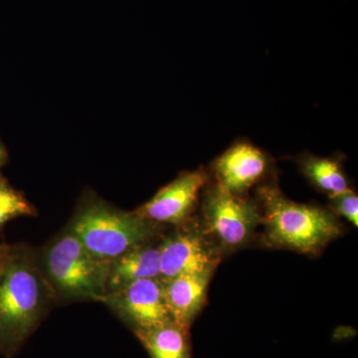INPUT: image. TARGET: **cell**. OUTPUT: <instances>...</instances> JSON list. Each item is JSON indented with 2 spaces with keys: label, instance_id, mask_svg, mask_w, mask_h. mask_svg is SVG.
I'll list each match as a JSON object with an SVG mask.
<instances>
[{
  "label": "cell",
  "instance_id": "obj_14",
  "mask_svg": "<svg viewBox=\"0 0 358 358\" xmlns=\"http://www.w3.org/2000/svg\"><path fill=\"white\" fill-rule=\"evenodd\" d=\"M35 208L23 193L18 192L0 173V227L21 216H34Z\"/></svg>",
  "mask_w": 358,
  "mask_h": 358
},
{
  "label": "cell",
  "instance_id": "obj_13",
  "mask_svg": "<svg viewBox=\"0 0 358 358\" xmlns=\"http://www.w3.org/2000/svg\"><path fill=\"white\" fill-rule=\"evenodd\" d=\"M301 169L310 182L329 197L352 190L338 160L310 155L301 159Z\"/></svg>",
  "mask_w": 358,
  "mask_h": 358
},
{
  "label": "cell",
  "instance_id": "obj_9",
  "mask_svg": "<svg viewBox=\"0 0 358 358\" xmlns=\"http://www.w3.org/2000/svg\"><path fill=\"white\" fill-rule=\"evenodd\" d=\"M267 169L266 155L260 148L245 141L228 148L214 164L218 185L240 196L259 182Z\"/></svg>",
  "mask_w": 358,
  "mask_h": 358
},
{
  "label": "cell",
  "instance_id": "obj_12",
  "mask_svg": "<svg viewBox=\"0 0 358 358\" xmlns=\"http://www.w3.org/2000/svg\"><path fill=\"white\" fill-rule=\"evenodd\" d=\"M134 334L150 358H192L188 329L174 322Z\"/></svg>",
  "mask_w": 358,
  "mask_h": 358
},
{
  "label": "cell",
  "instance_id": "obj_11",
  "mask_svg": "<svg viewBox=\"0 0 358 358\" xmlns=\"http://www.w3.org/2000/svg\"><path fill=\"white\" fill-rule=\"evenodd\" d=\"M160 278L159 243L138 245L110 261L107 294L143 279Z\"/></svg>",
  "mask_w": 358,
  "mask_h": 358
},
{
  "label": "cell",
  "instance_id": "obj_16",
  "mask_svg": "<svg viewBox=\"0 0 358 358\" xmlns=\"http://www.w3.org/2000/svg\"><path fill=\"white\" fill-rule=\"evenodd\" d=\"M10 245H6L0 242V273L4 267L6 262L7 257H8L9 251H10Z\"/></svg>",
  "mask_w": 358,
  "mask_h": 358
},
{
  "label": "cell",
  "instance_id": "obj_15",
  "mask_svg": "<svg viewBox=\"0 0 358 358\" xmlns=\"http://www.w3.org/2000/svg\"><path fill=\"white\" fill-rule=\"evenodd\" d=\"M331 207L336 213L343 216L353 225L357 226L358 222V197L352 190L341 193L336 196L329 197Z\"/></svg>",
  "mask_w": 358,
  "mask_h": 358
},
{
  "label": "cell",
  "instance_id": "obj_7",
  "mask_svg": "<svg viewBox=\"0 0 358 358\" xmlns=\"http://www.w3.org/2000/svg\"><path fill=\"white\" fill-rule=\"evenodd\" d=\"M186 223V222H185ZM219 263L217 248L195 227L178 225V229L159 243L160 278L213 272Z\"/></svg>",
  "mask_w": 358,
  "mask_h": 358
},
{
  "label": "cell",
  "instance_id": "obj_1",
  "mask_svg": "<svg viewBox=\"0 0 358 358\" xmlns=\"http://www.w3.org/2000/svg\"><path fill=\"white\" fill-rule=\"evenodd\" d=\"M55 298L26 247L11 246L0 273V353L11 357L35 331Z\"/></svg>",
  "mask_w": 358,
  "mask_h": 358
},
{
  "label": "cell",
  "instance_id": "obj_3",
  "mask_svg": "<svg viewBox=\"0 0 358 358\" xmlns=\"http://www.w3.org/2000/svg\"><path fill=\"white\" fill-rule=\"evenodd\" d=\"M68 228L92 255L108 262L134 247L154 241L162 229L160 224L136 211H122L91 195L82 201Z\"/></svg>",
  "mask_w": 358,
  "mask_h": 358
},
{
  "label": "cell",
  "instance_id": "obj_4",
  "mask_svg": "<svg viewBox=\"0 0 358 358\" xmlns=\"http://www.w3.org/2000/svg\"><path fill=\"white\" fill-rule=\"evenodd\" d=\"M39 264L55 298L101 301L107 294L110 262L92 255L68 227L47 245Z\"/></svg>",
  "mask_w": 358,
  "mask_h": 358
},
{
  "label": "cell",
  "instance_id": "obj_2",
  "mask_svg": "<svg viewBox=\"0 0 358 358\" xmlns=\"http://www.w3.org/2000/svg\"><path fill=\"white\" fill-rule=\"evenodd\" d=\"M268 244L305 254H317L341 233V224L331 212L287 199L274 185L259 190Z\"/></svg>",
  "mask_w": 358,
  "mask_h": 358
},
{
  "label": "cell",
  "instance_id": "obj_6",
  "mask_svg": "<svg viewBox=\"0 0 358 358\" xmlns=\"http://www.w3.org/2000/svg\"><path fill=\"white\" fill-rule=\"evenodd\" d=\"M134 331H148L173 322L167 308L162 278L143 279L106 294L101 301Z\"/></svg>",
  "mask_w": 358,
  "mask_h": 358
},
{
  "label": "cell",
  "instance_id": "obj_8",
  "mask_svg": "<svg viewBox=\"0 0 358 358\" xmlns=\"http://www.w3.org/2000/svg\"><path fill=\"white\" fill-rule=\"evenodd\" d=\"M206 181L202 171L180 174L136 212L154 223L181 225L187 222Z\"/></svg>",
  "mask_w": 358,
  "mask_h": 358
},
{
  "label": "cell",
  "instance_id": "obj_10",
  "mask_svg": "<svg viewBox=\"0 0 358 358\" xmlns=\"http://www.w3.org/2000/svg\"><path fill=\"white\" fill-rule=\"evenodd\" d=\"M212 273L179 275L164 280V294L171 319L183 329H189L201 310Z\"/></svg>",
  "mask_w": 358,
  "mask_h": 358
},
{
  "label": "cell",
  "instance_id": "obj_17",
  "mask_svg": "<svg viewBox=\"0 0 358 358\" xmlns=\"http://www.w3.org/2000/svg\"><path fill=\"white\" fill-rule=\"evenodd\" d=\"M7 162H8V152H7L6 145L0 138V169L6 166Z\"/></svg>",
  "mask_w": 358,
  "mask_h": 358
},
{
  "label": "cell",
  "instance_id": "obj_5",
  "mask_svg": "<svg viewBox=\"0 0 358 358\" xmlns=\"http://www.w3.org/2000/svg\"><path fill=\"white\" fill-rule=\"evenodd\" d=\"M203 214L207 232L225 250L247 243L261 216L255 203L218 185L207 192Z\"/></svg>",
  "mask_w": 358,
  "mask_h": 358
}]
</instances>
